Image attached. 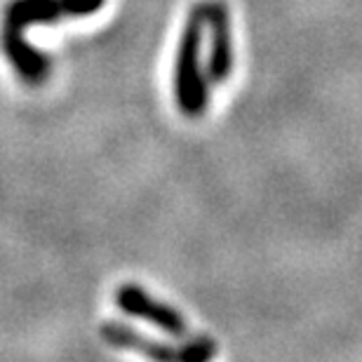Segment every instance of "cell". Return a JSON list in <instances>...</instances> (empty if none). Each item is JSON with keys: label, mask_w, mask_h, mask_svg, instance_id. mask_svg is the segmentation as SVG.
<instances>
[{"label": "cell", "mask_w": 362, "mask_h": 362, "mask_svg": "<svg viewBox=\"0 0 362 362\" xmlns=\"http://www.w3.org/2000/svg\"><path fill=\"white\" fill-rule=\"evenodd\" d=\"M104 5L106 0H7L0 10V49L19 81L28 88H40L52 71L49 54L28 45V28L92 17L104 10Z\"/></svg>", "instance_id": "cell-1"}, {"label": "cell", "mask_w": 362, "mask_h": 362, "mask_svg": "<svg viewBox=\"0 0 362 362\" xmlns=\"http://www.w3.org/2000/svg\"><path fill=\"white\" fill-rule=\"evenodd\" d=\"M207 28V5L191 7L175 57V99L186 118H200L209 101V81L202 66V35Z\"/></svg>", "instance_id": "cell-2"}, {"label": "cell", "mask_w": 362, "mask_h": 362, "mask_svg": "<svg viewBox=\"0 0 362 362\" xmlns=\"http://www.w3.org/2000/svg\"><path fill=\"white\" fill-rule=\"evenodd\" d=\"M101 337H104L106 344L115 346V349H125V351H136L146 358L153 360H181V362H202L207 358H212L216 353V346L212 339L198 337L191 339V341L184 344V349H175V346H168L163 341H156V339L144 337L141 332H136L132 327L122 322H113L108 320L101 327Z\"/></svg>", "instance_id": "cell-3"}, {"label": "cell", "mask_w": 362, "mask_h": 362, "mask_svg": "<svg viewBox=\"0 0 362 362\" xmlns=\"http://www.w3.org/2000/svg\"><path fill=\"white\" fill-rule=\"evenodd\" d=\"M115 303L122 313L139 317V320L151 322L153 327L163 329L165 334L177 337V339H188L191 341V332H188V322L184 320V315L179 313L175 306L165 303L160 299H153L141 285L134 282H125L115 289Z\"/></svg>", "instance_id": "cell-4"}, {"label": "cell", "mask_w": 362, "mask_h": 362, "mask_svg": "<svg viewBox=\"0 0 362 362\" xmlns=\"http://www.w3.org/2000/svg\"><path fill=\"white\" fill-rule=\"evenodd\" d=\"M207 5V31H209V52H207V81L212 88L223 85L233 74L235 66V45L230 12L223 0H205Z\"/></svg>", "instance_id": "cell-5"}]
</instances>
